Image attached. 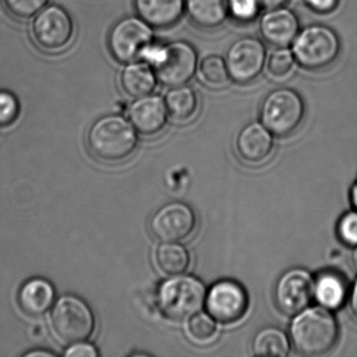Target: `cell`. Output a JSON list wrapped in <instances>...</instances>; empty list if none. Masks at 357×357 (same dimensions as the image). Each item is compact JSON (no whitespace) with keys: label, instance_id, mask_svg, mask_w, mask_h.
Segmentation results:
<instances>
[{"label":"cell","instance_id":"1","mask_svg":"<svg viewBox=\"0 0 357 357\" xmlns=\"http://www.w3.org/2000/svg\"><path fill=\"white\" fill-rule=\"evenodd\" d=\"M340 337L335 317L324 307L306 308L294 315L290 325V340L296 352L319 356L331 351Z\"/></svg>","mask_w":357,"mask_h":357},{"label":"cell","instance_id":"2","mask_svg":"<svg viewBox=\"0 0 357 357\" xmlns=\"http://www.w3.org/2000/svg\"><path fill=\"white\" fill-rule=\"evenodd\" d=\"M87 145L91 154L102 162H123L137 149V130L124 116L108 114L91 125Z\"/></svg>","mask_w":357,"mask_h":357},{"label":"cell","instance_id":"3","mask_svg":"<svg viewBox=\"0 0 357 357\" xmlns=\"http://www.w3.org/2000/svg\"><path fill=\"white\" fill-rule=\"evenodd\" d=\"M296 64L308 72L327 70L337 61L342 43L335 30L321 24L301 29L291 45Z\"/></svg>","mask_w":357,"mask_h":357},{"label":"cell","instance_id":"4","mask_svg":"<svg viewBox=\"0 0 357 357\" xmlns=\"http://www.w3.org/2000/svg\"><path fill=\"white\" fill-rule=\"evenodd\" d=\"M206 285L197 277L172 275L158 287V308L171 321H188L206 304Z\"/></svg>","mask_w":357,"mask_h":357},{"label":"cell","instance_id":"5","mask_svg":"<svg viewBox=\"0 0 357 357\" xmlns=\"http://www.w3.org/2000/svg\"><path fill=\"white\" fill-rule=\"evenodd\" d=\"M306 105L302 96L290 87L267 93L260 106V122L278 137L294 135L304 122Z\"/></svg>","mask_w":357,"mask_h":357},{"label":"cell","instance_id":"6","mask_svg":"<svg viewBox=\"0 0 357 357\" xmlns=\"http://www.w3.org/2000/svg\"><path fill=\"white\" fill-rule=\"evenodd\" d=\"M51 323L56 335L66 344L84 342L95 330V317L91 308L74 296H62L56 303Z\"/></svg>","mask_w":357,"mask_h":357},{"label":"cell","instance_id":"7","mask_svg":"<svg viewBox=\"0 0 357 357\" xmlns=\"http://www.w3.org/2000/svg\"><path fill=\"white\" fill-rule=\"evenodd\" d=\"M266 60L264 41L252 36L236 39L227 47L225 56L231 82L241 86L255 82L261 76Z\"/></svg>","mask_w":357,"mask_h":357},{"label":"cell","instance_id":"8","mask_svg":"<svg viewBox=\"0 0 357 357\" xmlns=\"http://www.w3.org/2000/svg\"><path fill=\"white\" fill-rule=\"evenodd\" d=\"M154 31L139 16H128L114 24L108 36V49L112 57L123 64L142 59L145 50L151 45Z\"/></svg>","mask_w":357,"mask_h":357},{"label":"cell","instance_id":"9","mask_svg":"<svg viewBox=\"0 0 357 357\" xmlns=\"http://www.w3.org/2000/svg\"><path fill=\"white\" fill-rule=\"evenodd\" d=\"M199 57L193 45L185 40L167 43L162 59L154 66L158 83L162 86L174 87L189 84L197 74Z\"/></svg>","mask_w":357,"mask_h":357},{"label":"cell","instance_id":"10","mask_svg":"<svg viewBox=\"0 0 357 357\" xmlns=\"http://www.w3.org/2000/svg\"><path fill=\"white\" fill-rule=\"evenodd\" d=\"M206 308L208 314L221 324H235L243 319L248 310L245 288L234 280H220L206 292Z\"/></svg>","mask_w":357,"mask_h":357},{"label":"cell","instance_id":"11","mask_svg":"<svg viewBox=\"0 0 357 357\" xmlns=\"http://www.w3.org/2000/svg\"><path fill=\"white\" fill-rule=\"evenodd\" d=\"M75 26L70 13L57 5L45 7L32 24L34 40L41 49L56 52L66 49L74 37Z\"/></svg>","mask_w":357,"mask_h":357},{"label":"cell","instance_id":"12","mask_svg":"<svg viewBox=\"0 0 357 357\" xmlns=\"http://www.w3.org/2000/svg\"><path fill=\"white\" fill-rule=\"evenodd\" d=\"M314 291V279L309 271L292 268L284 273L275 284L273 298L283 314L294 317L308 308Z\"/></svg>","mask_w":357,"mask_h":357},{"label":"cell","instance_id":"13","mask_svg":"<svg viewBox=\"0 0 357 357\" xmlns=\"http://www.w3.org/2000/svg\"><path fill=\"white\" fill-rule=\"evenodd\" d=\"M197 225L195 212L189 204L175 202L165 204L150 220L154 237L162 242H181L194 233Z\"/></svg>","mask_w":357,"mask_h":357},{"label":"cell","instance_id":"14","mask_svg":"<svg viewBox=\"0 0 357 357\" xmlns=\"http://www.w3.org/2000/svg\"><path fill=\"white\" fill-rule=\"evenodd\" d=\"M301 31L296 12L287 7L266 10L259 18L261 39L273 47H289Z\"/></svg>","mask_w":357,"mask_h":357},{"label":"cell","instance_id":"15","mask_svg":"<svg viewBox=\"0 0 357 357\" xmlns=\"http://www.w3.org/2000/svg\"><path fill=\"white\" fill-rule=\"evenodd\" d=\"M128 116L137 132L153 137L166 127L169 114L164 98L151 93L135 99L129 106Z\"/></svg>","mask_w":357,"mask_h":357},{"label":"cell","instance_id":"16","mask_svg":"<svg viewBox=\"0 0 357 357\" xmlns=\"http://www.w3.org/2000/svg\"><path fill=\"white\" fill-rule=\"evenodd\" d=\"M273 135L261 122H252L240 130L236 150L242 160L259 165L268 160L273 151Z\"/></svg>","mask_w":357,"mask_h":357},{"label":"cell","instance_id":"17","mask_svg":"<svg viewBox=\"0 0 357 357\" xmlns=\"http://www.w3.org/2000/svg\"><path fill=\"white\" fill-rule=\"evenodd\" d=\"M137 16L153 29H170L185 15V0H133Z\"/></svg>","mask_w":357,"mask_h":357},{"label":"cell","instance_id":"18","mask_svg":"<svg viewBox=\"0 0 357 357\" xmlns=\"http://www.w3.org/2000/svg\"><path fill=\"white\" fill-rule=\"evenodd\" d=\"M185 14L199 30H217L229 20L227 0H185Z\"/></svg>","mask_w":357,"mask_h":357},{"label":"cell","instance_id":"19","mask_svg":"<svg viewBox=\"0 0 357 357\" xmlns=\"http://www.w3.org/2000/svg\"><path fill=\"white\" fill-rule=\"evenodd\" d=\"M164 99L169 118L177 124L192 122L199 112V95L189 84L170 87Z\"/></svg>","mask_w":357,"mask_h":357},{"label":"cell","instance_id":"20","mask_svg":"<svg viewBox=\"0 0 357 357\" xmlns=\"http://www.w3.org/2000/svg\"><path fill=\"white\" fill-rule=\"evenodd\" d=\"M120 82L124 93L132 99L151 95L158 84L153 68L144 61L127 64L121 74Z\"/></svg>","mask_w":357,"mask_h":357},{"label":"cell","instance_id":"21","mask_svg":"<svg viewBox=\"0 0 357 357\" xmlns=\"http://www.w3.org/2000/svg\"><path fill=\"white\" fill-rule=\"evenodd\" d=\"M313 298L329 310L340 308L348 298V284L340 273L325 271L314 279Z\"/></svg>","mask_w":357,"mask_h":357},{"label":"cell","instance_id":"22","mask_svg":"<svg viewBox=\"0 0 357 357\" xmlns=\"http://www.w3.org/2000/svg\"><path fill=\"white\" fill-rule=\"evenodd\" d=\"M55 300V290L47 280L33 279L20 291L18 302L26 314L38 317L47 312Z\"/></svg>","mask_w":357,"mask_h":357},{"label":"cell","instance_id":"23","mask_svg":"<svg viewBox=\"0 0 357 357\" xmlns=\"http://www.w3.org/2000/svg\"><path fill=\"white\" fill-rule=\"evenodd\" d=\"M289 337L277 327L259 330L252 342L254 355L259 357H286L290 353Z\"/></svg>","mask_w":357,"mask_h":357},{"label":"cell","instance_id":"24","mask_svg":"<svg viewBox=\"0 0 357 357\" xmlns=\"http://www.w3.org/2000/svg\"><path fill=\"white\" fill-rule=\"evenodd\" d=\"M158 268L166 275H183L191 264L189 250L178 242H164L156 250Z\"/></svg>","mask_w":357,"mask_h":357},{"label":"cell","instance_id":"25","mask_svg":"<svg viewBox=\"0 0 357 357\" xmlns=\"http://www.w3.org/2000/svg\"><path fill=\"white\" fill-rule=\"evenodd\" d=\"M197 75L200 83L213 91L225 89L231 82L225 58L216 54L202 58L198 64Z\"/></svg>","mask_w":357,"mask_h":357},{"label":"cell","instance_id":"26","mask_svg":"<svg viewBox=\"0 0 357 357\" xmlns=\"http://www.w3.org/2000/svg\"><path fill=\"white\" fill-rule=\"evenodd\" d=\"M296 61L294 53L289 47H275L267 55V76L273 81H286L294 75Z\"/></svg>","mask_w":357,"mask_h":357},{"label":"cell","instance_id":"27","mask_svg":"<svg viewBox=\"0 0 357 357\" xmlns=\"http://www.w3.org/2000/svg\"><path fill=\"white\" fill-rule=\"evenodd\" d=\"M188 321V335L197 344H208L218 335L216 321L208 313H196Z\"/></svg>","mask_w":357,"mask_h":357},{"label":"cell","instance_id":"28","mask_svg":"<svg viewBox=\"0 0 357 357\" xmlns=\"http://www.w3.org/2000/svg\"><path fill=\"white\" fill-rule=\"evenodd\" d=\"M259 0H227L229 20L239 26H248L259 20L262 14Z\"/></svg>","mask_w":357,"mask_h":357},{"label":"cell","instance_id":"29","mask_svg":"<svg viewBox=\"0 0 357 357\" xmlns=\"http://www.w3.org/2000/svg\"><path fill=\"white\" fill-rule=\"evenodd\" d=\"M8 11L18 20H26L35 17L43 11L49 0H3Z\"/></svg>","mask_w":357,"mask_h":357},{"label":"cell","instance_id":"30","mask_svg":"<svg viewBox=\"0 0 357 357\" xmlns=\"http://www.w3.org/2000/svg\"><path fill=\"white\" fill-rule=\"evenodd\" d=\"M20 112V101L14 93L0 91V126L7 127L13 124Z\"/></svg>","mask_w":357,"mask_h":357},{"label":"cell","instance_id":"31","mask_svg":"<svg viewBox=\"0 0 357 357\" xmlns=\"http://www.w3.org/2000/svg\"><path fill=\"white\" fill-rule=\"evenodd\" d=\"M337 236L346 245L357 246V211L342 216L337 223Z\"/></svg>","mask_w":357,"mask_h":357},{"label":"cell","instance_id":"32","mask_svg":"<svg viewBox=\"0 0 357 357\" xmlns=\"http://www.w3.org/2000/svg\"><path fill=\"white\" fill-rule=\"evenodd\" d=\"M310 11L319 15H330L337 10L340 0H305Z\"/></svg>","mask_w":357,"mask_h":357},{"label":"cell","instance_id":"33","mask_svg":"<svg viewBox=\"0 0 357 357\" xmlns=\"http://www.w3.org/2000/svg\"><path fill=\"white\" fill-rule=\"evenodd\" d=\"M68 357H96L98 356V351L93 344H86L84 342H76L66 352Z\"/></svg>","mask_w":357,"mask_h":357},{"label":"cell","instance_id":"34","mask_svg":"<svg viewBox=\"0 0 357 357\" xmlns=\"http://www.w3.org/2000/svg\"><path fill=\"white\" fill-rule=\"evenodd\" d=\"M261 7L264 11L266 10L277 9V8L285 7L289 0H259Z\"/></svg>","mask_w":357,"mask_h":357},{"label":"cell","instance_id":"35","mask_svg":"<svg viewBox=\"0 0 357 357\" xmlns=\"http://www.w3.org/2000/svg\"><path fill=\"white\" fill-rule=\"evenodd\" d=\"M350 308L353 315L357 319V280L353 285L350 294Z\"/></svg>","mask_w":357,"mask_h":357},{"label":"cell","instance_id":"36","mask_svg":"<svg viewBox=\"0 0 357 357\" xmlns=\"http://www.w3.org/2000/svg\"><path fill=\"white\" fill-rule=\"evenodd\" d=\"M350 197L353 206L357 211V181L353 183L352 188H351Z\"/></svg>","mask_w":357,"mask_h":357},{"label":"cell","instance_id":"37","mask_svg":"<svg viewBox=\"0 0 357 357\" xmlns=\"http://www.w3.org/2000/svg\"><path fill=\"white\" fill-rule=\"evenodd\" d=\"M28 357H36V356H55L53 353L47 352V351H36V352L28 353L26 355Z\"/></svg>","mask_w":357,"mask_h":357},{"label":"cell","instance_id":"38","mask_svg":"<svg viewBox=\"0 0 357 357\" xmlns=\"http://www.w3.org/2000/svg\"><path fill=\"white\" fill-rule=\"evenodd\" d=\"M351 263H352L353 268L357 271V246H355L352 254H351Z\"/></svg>","mask_w":357,"mask_h":357}]
</instances>
